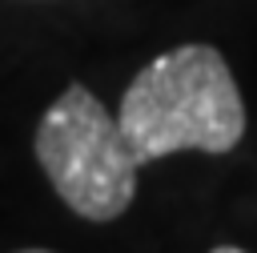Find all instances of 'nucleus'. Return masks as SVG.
I'll return each mask as SVG.
<instances>
[{
  "label": "nucleus",
  "mask_w": 257,
  "mask_h": 253,
  "mask_svg": "<svg viewBox=\"0 0 257 253\" xmlns=\"http://www.w3.org/2000/svg\"><path fill=\"white\" fill-rule=\"evenodd\" d=\"M36 161L56 197L84 221H112L137 197V153L128 149L116 112L84 84H68L36 129Z\"/></svg>",
  "instance_id": "obj_2"
},
{
  "label": "nucleus",
  "mask_w": 257,
  "mask_h": 253,
  "mask_svg": "<svg viewBox=\"0 0 257 253\" xmlns=\"http://www.w3.org/2000/svg\"><path fill=\"white\" fill-rule=\"evenodd\" d=\"M20 253H48V249H20Z\"/></svg>",
  "instance_id": "obj_4"
},
{
  "label": "nucleus",
  "mask_w": 257,
  "mask_h": 253,
  "mask_svg": "<svg viewBox=\"0 0 257 253\" xmlns=\"http://www.w3.org/2000/svg\"><path fill=\"white\" fill-rule=\"evenodd\" d=\"M209 253H245V249H237V245H217V249H209Z\"/></svg>",
  "instance_id": "obj_3"
},
{
  "label": "nucleus",
  "mask_w": 257,
  "mask_h": 253,
  "mask_svg": "<svg viewBox=\"0 0 257 253\" xmlns=\"http://www.w3.org/2000/svg\"><path fill=\"white\" fill-rule=\"evenodd\" d=\"M116 120L141 165L181 149L229 153L245 137L241 88L213 44H177L153 56L124 88Z\"/></svg>",
  "instance_id": "obj_1"
}]
</instances>
